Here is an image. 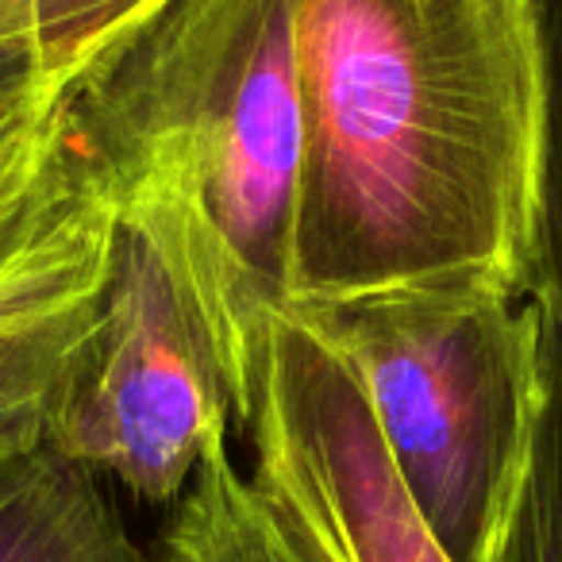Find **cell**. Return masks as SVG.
<instances>
[{
	"label": "cell",
	"mask_w": 562,
	"mask_h": 562,
	"mask_svg": "<svg viewBox=\"0 0 562 562\" xmlns=\"http://www.w3.org/2000/svg\"><path fill=\"white\" fill-rule=\"evenodd\" d=\"M290 305L531 297L543 70L528 0H297Z\"/></svg>",
	"instance_id": "cell-1"
},
{
	"label": "cell",
	"mask_w": 562,
	"mask_h": 562,
	"mask_svg": "<svg viewBox=\"0 0 562 562\" xmlns=\"http://www.w3.org/2000/svg\"><path fill=\"white\" fill-rule=\"evenodd\" d=\"M81 158L201 313L239 401L293 297L297 0H166L63 86Z\"/></svg>",
	"instance_id": "cell-2"
},
{
	"label": "cell",
	"mask_w": 562,
	"mask_h": 562,
	"mask_svg": "<svg viewBox=\"0 0 562 562\" xmlns=\"http://www.w3.org/2000/svg\"><path fill=\"white\" fill-rule=\"evenodd\" d=\"M355 370L390 459L451 562H490L543 393V313L477 285L293 305Z\"/></svg>",
	"instance_id": "cell-3"
},
{
	"label": "cell",
	"mask_w": 562,
	"mask_h": 562,
	"mask_svg": "<svg viewBox=\"0 0 562 562\" xmlns=\"http://www.w3.org/2000/svg\"><path fill=\"white\" fill-rule=\"evenodd\" d=\"M232 428V382L201 313L170 262L120 227L101 316L66 374L47 447L147 505H173L204 447Z\"/></svg>",
	"instance_id": "cell-4"
},
{
	"label": "cell",
	"mask_w": 562,
	"mask_h": 562,
	"mask_svg": "<svg viewBox=\"0 0 562 562\" xmlns=\"http://www.w3.org/2000/svg\"><path fill=\"white\" fill-rule=\"evenodd\" d=\"M250 482L305 562H451L390 459L355 370L278 305L235 401Z\"/></svg>",
	"instance_id": "cell-5"
},
{
	"label": "cell",
	"mask_w": 562,
	"mask_h": 562,
	"mask_svg": "<svg viewBox=\"0 0 562 562\" xmlns=\"http://www.w3.org/2000/svg\"><path fill=\"white\" fill-rule=\"evenodd\" d=\"M116 235V209L81 158L74 186L0 266V470L47 447L66 374L101 316Z\"/></svg>",
	"instance_id": "cell-6"
},
{
	"label": "cell",
	"mask_w": 562,
	"mask_h": 562,
	"mask_svg": "<svg viewBox=\"0 0 562 562\" xmlns=\"http://www.w3.org/2000/svg\"><path fill=\"white\" fill-rule=\"evenodd\" d=\"M0 562H162L127 531L101 477L50 447L0 470Z\"/></svg>",
	"instance_id": "cell-7"
},
{
	"label": "cell",
	"mask_w": 562,
	"mask_h": 562,
	"mask_svg": "<svg viewBox=\"0 0 562 562\" xmlns=\"http://www.w3.org/2000/svg\"><path fill=\"white\" fill-rule=\"evenodd\" d=\"M162 562H305L250 474L216 436L158 536Z\"/></svg>",
	"instance_id": "cell-8"
},
{
	"label": "cell",
	"mask_w": 562,
	"mask_h": 562,
	"mask_svg": "<svg viewBox=\"0 0 562 562\" xmlns=\"http://www.w3.org/2000/svg\"><path fill=\"white\" fill-rule=\"evenodd\" d=\"M81 170L63 89L0 127V266L35 232Z\"/></svg>",
	"instance_id": "cell-9"
},
{
	"label": "cell",
	"mask_w": 562,
	"mask_h": 562,
	"mask_svg": "<svg viewBox=\"0 0 562 562\" xmlns=\"http://www.w3.org/2000/svg\"><path fill=\"white\" fill-rule=\"evenodd\" d=\"M536 301V297H531ZM539 305V301H536ZM543 313V393L528 467L490 562H562V324Z\"/></svg>",
	"instance_id": "cell-10"
},
{
	"label": "cell",
	"mask_w": 562,
	"mask_h": 562,
	"mask_svg": "<svg viewBox=\"0 0 562 562\" xmlns=\"http://www.w3.org/2000/svg\"><path fill=\"white\" fill-rule=\"evenodd\" d=\"M543 70V162L531 297L562 324V0H528Z\"/></svg>",
	"instance_id": "cell-11"
},
{
	"label": "cell",
	"mask_w": 562,
	"mask_h": 562,
	"mask_svg": "<svg viewBox=\"0 0 562 562\" xmlns=\"http://www.w3.org/2000/svg\"><path fill=\"white\" fill-rule=\"evenodd\" d=\"M162 4L166 0H32L35 43L47 78L66 86L89 58Z\"/></svg>",
	"instance_id": "cell-12"
},
{
	"label": "cell",
	"mask_w": 562,
	"mask_h": 562,
	"mask_svg": "<svg viewBox=\"0 0 562 562\" xmlns=\"http://www.w3.org/2000/svg\"><path fill=\"white\" fill-rule=\"evenodd\" d=\"M58 89L63 86H55L43 70L32 0H0V127H9Z\"/></svg>",
	"instance_id": "cell-13"
}]
</instances>
